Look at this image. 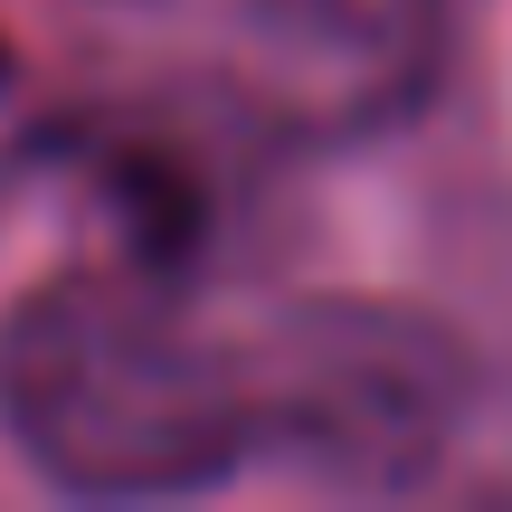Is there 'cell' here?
Masks as SVG:
<instances>
[{
    "label": "cell",
    "instance_id": "obj_1",
    "mask_svg": "<svg viewBox=\"0 0 512 512\" xmlns=\"http://www.w3.org/2000/svg\"><path fill=\"white\" fill-rule=\"evenodd\" d=\"M0 427L86 503L209 494L266 456L247 342L209 332L152 266H67L0 323Z\"/></svg>",
    "mask_w": 512,
    "mask_h": 512
},
{
    "label": "cell",
    "instance_id": "obj_3",
    "mask_svg": "<svg viewBox=\"0 0 512 512\" xmlns=\"http://www.w3.org/2000/svg\"><path fill=\"white\" fill-rule=\"evenodd\" d=\"M446 29V0H238L219 95L266 143H370L437 95Z\"/></svg>",
    "mask_w": 512,
    "mask_h": 512
},
{
    "label": "cell",
    "instance_id": "obj_2",
    "mask_svg": "<svg viewBox=\"0 0 512 512\" xmlns=\"http://www.w3.org/2000/svg\"><path fill=\"white\" fill-rule=\"evenodd\" d=\"M266 456L323 475L342 494H408L446 465L475 399L465 342L437 313L380 304V294H313L285 304L247 342Z\"/></svg>",
    "mask_w": 512,
    "mask_h": 512
}]
</instances>
